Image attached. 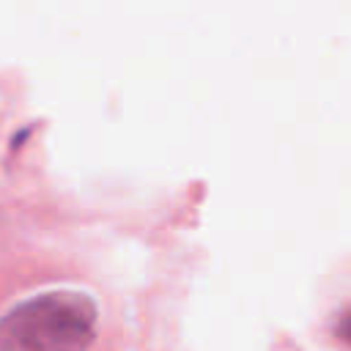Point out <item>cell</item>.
<instances>
[{
    "instance_id": "2",
    "label": "cell",
    "mask_w": 351,
    "mask_h": 351,
    "mask_svg": "<svg viewBox=\"0 0 351 351\" xmlns=\"http://www.w3.org/2000/svg\"><path fill=\"white\" fill-rule=\"evenodd\" d=\"M337 332L351 343V313H346L343 318H340V326H337Z\"/></svg>"
},
{
    "instance_id": "1",
    "label": "cell",
    "mask_w": 351,
    "mask_h": 351,
    "mask_svg": "<svg viewBox=\"0 0 351 351\" xmlns=\"http://www.w3.org/2000/svg\"><path fill=\"white\" fill-rule=\"evenodd\" d=\"M96 335V304L80 291H47L0 318V351H85Z\"/></svg>"
}]
</instances>
